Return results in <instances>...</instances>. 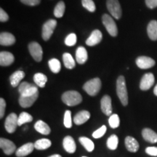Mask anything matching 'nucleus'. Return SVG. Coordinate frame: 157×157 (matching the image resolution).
Here are the masks:
<instances>
[{"label":"nucleus","mask_w":157,"mask_h":157,"mask_svg":"<svg viewBox=\"0 0 157 157\" xmlns=\"http://www.w3.org/2000/svg\"><path fill=\"white\" fill-rule=\"evenodd\" d=\"M117 93L121 104L124 106L128 104V93H127L126 81L124 76H119L117 81Z\"/></svg>","instance_id":"nucleus-1"},{"label":"nucleus","mask_w":157,"mask_h":157,"mask_svg":"<svg viewBox=\"0 0 157 157\" xmlns=\"http://www.w3.org/2000/svg\"><path fill=\"white\" fill-rule=\"evenodd\" d=\"M62 101L68 106H75L82 103V97L81 94L75 90H70L64 93L62 95Z\"/></svg>","instance_id":"nucleus-2"},{"label":"nucleus","mask_w":157,"mask_h":157,"mask_svg":"<svg viewBox=\"0 0 157 157\" xmlns=\"http://www.w3.org/2000/svg\"><path fill=\"white\" fill-rule=\"evenodd\" d=\"M101 79L99 78H94L84 84L83 89L89 95L95 96L101 90Z\"/></svg>","instance_id":"nucleus-3"},{"label":"nucleus","mask_w":157,"mask_h":157,"mask_svg":"<svg viewBox=\"0 0 157 157\" xmlns=\"http://www.w3.org/2000/svg\"><path fill=\"white\" fill-rule=\"evenodd\" d=\"M102 21L108 33L112 36H117L118 34L117 25L115 21L110 15L108 14H104L102 17Z\"/></svg>","instance_id":"nucleus-4"},{"label":"nucleus","mask_w":157,"mask_h":157,"mask_svg":"<svg viewBox=\"0 0 157 157\" xmlns=\"http://www.w3.org/2000/svg\"><path fill=\"white\" fill-rule=\"evenodd\" d=\"M18 91L21 96H31L39 93L37 85H34L26 82H23L20 84Z\"/></svg>","instance_id":"nucleus-5"},{"label":"nucleus","mask_w":157,"mask_h":157,"mask_svg":"<svg viewBox=\"0 0 157 157\" xmlns=\"http://www.w3.org/2000/svg\"><path fill=\"white\" fill-rule=\"evenodd\" d=\"M106 7L111 15L116 19H120L122 15L120 3L118 0H107Z\"/></svg>","instance_id":"nucleus-6"},{"label":"nucleus","mask_w":157,"mask_h":157,"mask_svg":"<svg viewBox=\"0 0 157 157\" xmlns=\"http://www.w3.org/2000/svg\"><path fill=\"white\" fill-rule=\"evenodd\" d=\"M57 25V21L56 20H48L44 23L42 26V38L44 41H48L50 39L51 36L53 34L55 29Z\"/></svg>","instance_id":"nucleus-7"},{"label":"nucleus","mask_w":157,"mask_h":157,"mask_svg":"<svg viewBox=\"0 0 157 157\" xmlns=\"http://www.w3.org/2000/svg\"><path fill=\"white\" fill-rule=\"evenodd\" d=\"M18 126V117L16 113H11L6 118L5 127L7 132L13 133Z\"/></svg>","instance_id":"nucleus-8"},{"label":"nucleus","mask_w":157,"mask_h":157,"mask_svg":"<svg viewBox=\"0 0 157 157\" xmlns=\"http://www.w3.org/2000/svg\"><path fill=\"white\" fill-rule=\"evenodd\" d=\"M29 50L31 56L36 62H40L42 60L43 50L39 43L36 42H31L29 44Z\"/></svg>","instance_id":"nucleus-9"},{"label":"nucleus","mask_w":157,"mask_h":157,"mask_svg":"<svg viewBox=\"0 0 157 157\" xmlns=\"http://www.w3.org/2000/svg\"><path fill=\"white\" fill-rule=\"evenodd\" d=\"M0 147L6 155H11L16 151V146L13 141L6 138H0Z\"/></svg>","instance_id":"nucleus-10"},{"label":"nucleus","mask_w":157,"mask_h":157,"mask_svg":"<svg viewBox=\"0 0 157 157\" xmlns=\"http://www.w3.org/2000/svg\"><path fill=\"white\" fill-rule=\"evenodd\" d=\"M136 64L141 69H148L155 66L156 62L154 59L147 56H140L136 59Z\"/></svg>","instance_id":"nucleus-11"},{"label":"nucleus","mask_w":157,"mask_h":157,"mask_svg":"<svg viewBox=\"0 0 157 157\" xmlns=\"http://www.w3.org/2000/svg\"><path fill=\"white\" fill-rule=\"evenodd\" d=\"M155 82V78L152 73H147L141 78L140 83V90L146 91L150 89L154 85Z\"/></svg>","instance_id":"nucleus-12"},{"label":"nucleus","mask_w":157,"mask_h":157,"mask_svg":"<svg viewBox=\"0 0 157 157\" xmlns=\"http://www.w3.org/2000/svg\"><path fill=\"white\" fill-rule=\"evenodd\" d=\"M101 110L104 114L111 116L112 114V104L111 98L109 95H104L101 101Z\"/></svg>","instance_id":"nucleus-13"},{"label":"nucleus","mask_w":157,"mask_h":157,"mask_svg":"<svg viewBox=\"0 0 157 157\" xmlns=\"http://www.w3.org/2000/svg\"><path fill=\"white\" fill-rule=\"evenodd\" d=\"M39 97V93L31 96H20L19 104L23 108H29L35 103Z\"/></svg>","instance_id":"nucleus-14"},{"label":"nucleus","mask_w":157,"mask_h":157,"mask_svg":"<svg viewBox=\"0 0 157 157\" xmlns=\"http://www.w3.org/2000/svg\"><path fill=\"white\" fill-rule=\"evenodd\" d=\"M103 39V34L100 30H94L88 39L86 40V44L88 46H95L99 44Z\"/></svg>","instance_id":"nucleus-15"},{"label":"nucleus","mask_w":157,"mask_h":157,"mask_svg":"<svg viewBox=\"0 0 157 157\" xmlns=\"http://www.w3.org/2000/svg\"><path fill=\"white\" fill-rule=\"evenodd\" d=\"M34 148V144L32 143H28L23 145L22 146L20 147L18 149L15 151V155L17 157H24L29 155L33 152Z\"/></svg>","instance_id":"nucleus-16"},{"label":"nucleus","mask_w":157,"mask_h":157,"mask_svg":"<svg viewBox=\"0 0 157 157\" xmlns=\"http://www.w3.org/2000/svg\"><path fill=\"white\" fill-rule=\"evenodd\" d=\"M63 146L66 152L74 154L76 151V146L74 138L71 136H66L63 140Z\"/></svg>","instance_id":"nucleus-17"},{"label":"nucleus","mask_w":157,"mask_h":157,"mask_svg":"<svg viewBox=\"0 0 157 157\" xmlns=\"http://www.w3.org/2000/svg\"><path fill=\"white\" fill-rule=\"evenodd\" d=\"M90 118V113L87 111H81L79 112L76 113L75 117L74 118V122L76 125H81L83 124L85 122L89 120Z\"/></svg>","instance_id":"nucleus-18"},{"label":"nucleus","mask_w":157,"mask_h":157,"mask_svg":"<svg viewBox=\"0 0 157 157\" xmlns=\"http://www.w3.org/2000/svg\"><path fill=\"white\" fill-rule=\"evenodd\" d=\"M15 37L9 32H2L0 34V44L3 46H10L15 44Z\"/></svg>","instance_id":"nucleus-19"},{"label":"nucleus","mask_w":157,"mask_h":157,"mask_svg":"<svg viewBox=\"0 0 157 157\" xmlns=\"http://www.w3.org/2000/svg\"><path fill=\"white\" fill-rule=\"evenodd\" d=\"M14 56L9 52H0V65L2 66H8L14 62Z\"/></svg>","instance_id":"nucleus-20"},{"label":"nucleus","mask_w":157,"mask_h":157,"mask_svg":"<svg viewBox=\"0 0 157 157\" xmlns=\"http://www.w3.org/2000/svg\"><path fill=\"white\" fill-rule=\"evenodd\" d=\"M125 146L129 152L135 153L139 149V143L135 140L134 137L131 136H127L125 138Z\"/></svg>","instance_id":"nucleus-21"},{"label":"nucleus","mask_w":157,"mask_h":157,"mask_svg":"<svg viewBox=\"0 0 157 157\" xmlns=\"http://www.w3.org/2000/svg\"><path fill=\"white\" fill-rule=\"evenodd\" d=\"M143 137L145 140L151 143H157V133L152 130L151 129L145 128L142 131Z\"/></svg>","instance_id":"nucleus-22"},{"label":"nucleus","mask_w":157,"mask_h":157,"mask_svg":"<svg viewBox=\"0 0 157 157\" xmlns=\"http://www.w3.org/2000/svg\"><path fill=\"white\" fill-rule=\"evenodd\" d=\"M25 74L23 71H17L13 73L10 77V82L11 85L13 87H17V86L20 85L21 80L25 77Z\"/></svg>","instance_id":"nucleus-23"},{"label":"nucleus","mask_w":157,"mask_h":157,"mask_svg":"<svg viewBox=\"0 0 157 157\" xmlns=\"http://www.w3.org/2000/svg\"><path fill=\"white\" fill-rule=\"evenodd\" d=\"M88 55L87 50L84 47H79L76 52V60L78 64L85 63L87 60Z\"/></svg>","instance_id":"nucleus-24"},{"label":"nucleus","mask_w":157,"mask_h":157,"mask_svg":"<svg viewBox=\"0 0 157 157\" xmlns=\"http://www.w3.org/2000/svg\"><path fill=\"white\" fill-rule=\"evenodd\" d=\"M34 128L37 132L44 135H49L51 132L50 127H49V125L42 120L37 121L35 123Z\"/></svg>","instance_id":"nucleus-25"},{"label":"nucleus","mask_w":157,"mask_h":157,"mask_svg":"<svg viewBox=\"0 0 157 157\" xmlns=\"http://www.w3.org/2000/svg\"><path fill=\"white\" fill-rule=\"evenodd\" d=\"M147 33L151 40H157V21H151L147 27Z\"/></svg>","instance_id":"nucleus-26"},{"label":"nucleus","mask_w":157,"mask_h":157,"mask_svg":"<svg viewBox=\"0 0 157 157\" xmlns=\"http://www.w3.org/2000/svg\"><path fill=\"white\" fill-rule=\"evenodd\" d=\"M63 60L65 67L68 68V69H73L75 67V60H74L73 56L68 52H66L63 55Z\"/></svg>","instance_id":"nucleus-27"},{"label":"nucleus","mask_w":157,"mask_h":157,"mask_svg":"<svg viewBox=\"0 0 157 157\" xmlns=\"http://www.w3.org/2000/svg\"><path fill=\"white\" fill-rule=\"evenodd\" d=\"M52 145L51 141L49 139L42 138L36 140L34 143V148L37 150H46L50 148Z\"/></svg>","instance_id":"nucleus-28"},{"label":"nucleus","mask_w":157,"mask_h":157,"mask_svg":"<svg viewBox=\"0 0 157 157\" xmlns=\"http://www.w3.org/2000/svg\"><path fill=\"white\" fill-rule=\"evenodd\" d=\"M34 81L38 87L43 88L48 82V77L42 73H36L34 76Z\"/></svg>","instance_id":"nucleus-29"},{"label":"nucleus","mask_w":157,"mask_h":157,"mask_svg":"<svg viewBox=\"0 0 157 157\" xmlns=\"http://www.w3.org/2000/svg\"><path fill=\"white\" fill-rule=\"evenodd\" d=\"M78 141H79L80 143L85 148V149L87 151L92 152L94 150V148H95L94 143L90 140V139L88 138V137H80L79 138H78Z\"/></svg>","instance_id":"nucleus-30"},{"label":"nucleus","mask_w":157,"mask_h":157,"mask_svg":"<svg viewBox=\"0 0 157 157\" xmlns=\"http://www.w3.org/2000/svg\"><path fill=\"white\" fill-rule=\"evenodd\" d=\"M48 64H49V67H50L51 71L53 72V73H55V74L59 73L60 69H61V65H60V62L56 58H52L51 60H49Z\"/></svg>","instance_id":"nucleus-31"},{"label":"nucleus","mask_w":157,"mask_h":157,"mask_svg":"<svg viewBox=\"0 0 157 157\" xmlns=\"http://www.w3.org/2000/svg\"><path fill=\"white\" fill-rule=\"evenodd\" d=\"M65 10H66V5H65L64 2L60 1L57 4L56 7H55L54 10V15L56 17H62L63 16Z\"/></svg>","instance_id":"nucleus-32"},{"label":"nucleus","mask_w":157,"mask_h":157,"mask_svg":"<svg viewBox=\"0 0 157 157\" xmlns=\"http://www.w3.org/2000/svg\"><path fill=\"white\" fill-rule=\"evenodd\" d=\"M119 138L116 135H112L109 137L107 140V146L110 150H116L118 147Z\"/></svg>","instance_id":"nucleus-33"},{"label":"nucleus","mask_w":157,"mask_h":157,"mask_svg":"<svg viewBox=\"0 0 157 157\" xmlns=\"http://www.w3.org/2000/svg\"><path fill=\"white\" fill-rule=\"evenodd\" d=\"M33 117L31 114L27 112H22L18 116V126L24 124L25 123H29L32 121Z\"/></svg>","instance_id":"nucleus-34"},{"label":"nucleus","mask_w":157,"mask_h":157,"mask_svg":"<svg viewBox=\"0 0 157 157\" xmlns=\"http://www.w3.org/2000/svg\"><path fill=\"white\" fill-rule=\"evenodd\" d=\"M109 123L110 127L113 129L117 128L118 127L120 124V119H119V116L116 113H113V114H111L110 116L109 119Z\"/></svg>","instance_id":"nucleus-35"},{"label":"nucleus","mask_w":157,"mask_h":157,"mask_svg":"<svg viewBox=\"0 0 157 157\" xmlns=\"http://www.w3.org/2000/svg\"><path fill=\"white\" fill-rule=\"evenodd\" d=\"M82 4L84 8L87 9L88 11L91 13L95 11L96 7L93 0H82Z\"/></svg>","instance_id":"nucleus-36"},{"label":"nucleus","mask_w":157,"mask_h":157,"mask_svg":"<svg viewBox=\"0 0 157 157\" xmlns=\"http://www.w3.org/2000/svg\"><path fill=\"white\" fill-rule=\"evenodd\" d=\"M63 123L64 126L66 128H71L72 126V120H71V112L70 111H66L64 114V119H63Z\"/></svg>","instance_id":"nucleus-37"},{"label":"nucleus","mask_w":157,"mask_h":157,"mask_svg":"<svg viewBox=\"0 0 157 157\" xmlns=\"http://www.w3.org/2000/svg\"><path fill=\"white\" fill-rule=\"evenodd\" d=\"M76 40H77L76 35L75 34H74V33H71V34H70L66 36V39H65V44L69 47L74 46V45L76 44Z\"/></svg>","instance_id":"nucleus-38"},{"label":"nucleus","mask_w":157,"mask_h":157,"mask_svg":"<svg viewBox=\"0 0 157 157\" xmlns=\"http://www.w3.org/2000/svg\"><path fill=\"white\" fill-rule=\"evenodd\" d=\"M105 132H106V127L105 125H103L101 127H100L99 129H97V130L93 133V137L95 139L101 138V137H102L105 135Z\"/></svg>","instance_id":"nucleus-39"},{"label":"nucleus","mask_w":157,"mask_h":157,"mask_svg":"<svg viewBox=\"0 0 157 157\" xmlns=\"http://www.w3.org/2000/svg\"><path fill=\"white\" fill-rule=\"evenodd\" d=\"M23 4L29 6H36L40 4L41 0H20Z\"/></svg>","instance_id":"nucleus-40"},{"label":"nucleus","mask_w":157,"mask_h":157,"mask_svg":"<svg viewBox=\"0 0 157 157\" xmlns=\"http://www.w3.org/2000/svg\"><path fill=\"white\" fill-rule=\"evenodd\" d=\"M5 108H6V102L5 99L3 98H0V118L2 119L5 112Z\"/></svg>","instance_id":"nucleus-41"},{"label":"nucleus","mask_w":157,"mask_h":157,"mask_svg":"<svg viewBox=\"0 0 157 157\" xmlns=\"http://www.w3.org/2000/svg\"><path fill=\"white\" fill-rule=\"evenodd\" d=\"M147 154L153 156H157V147H148L146 148Z\"/></svg>","instance_id":"nucleus-42"},{"label":"nucleus","mask_w":157,"mask_h":157,"mask_svg":"<svg viewBox=\"0 0 157 157\" xmlns=\"http://www.w3.org/2000/svg\"><path fill=\"white\" fill-rule=\"evenodd\" d=\"M9 20V15L2 8L0 9V21L1 22H6Z\"/></svg>","instance_id":"nucleus-43"},{"label":"nucleus","mask_w":157,"mask_h":157,"mask_svg":"<svg viewBox=\"0 0 157 157\" xmlns=\"http://www.w3.org/2000/svg\"><path fill=\"white\" fill-rule=\"evenodd\" d=\"M146 6L150 9H154L157 7V0H146Z\"/></svg>","instance_id":"nucleus-44"},{"label":"nucleus","mask_w":157,"mask_h":157,"mask_svg":"<svg viewBox=\"0 0 157 157\" xmlns=\"http://www.w3.org/2000/svg\"><path fill=\"white\" fill-rule=\"evenodd\" d=\"M48 157H62V156H60V154H53V155H51V156Z\"/></svg>","instance_id":"nucleus-45"},{"label":"nucleus","mask_w":157,"mask_h":157,"mask_svg":"<svg viewBox=\"0 0 157 157\" xmlns=\"http://www.w3.org/2000/svg\"><path fill=\"white\" fill-rule=\"evenodd\" d=\"M154 93L155 95L157 96V84L156 85V87H154Z\"/></svg>","instance_id":"nucleus-46"},{"label":"nucleus","mask_w":157,"mask_h":157,"mask_svg":"<svg viewBox=\"0 0 157 157\" xmlns=\"http://www.w3.org/2000/svg\"><path fill=\"white\" fill-rule=\"evenodd\" d=\"M82 157H87V156H82Z\"/></svg>","instance_id":"nucleus-47"}]
</instances>
